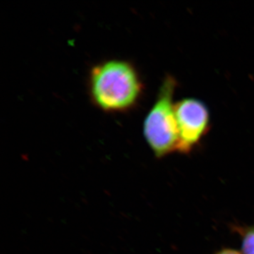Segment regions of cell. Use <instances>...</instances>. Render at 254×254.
<instances>
[{"mask_svg":"<svg viewBox=\"0 0 254 254\" xmlns=\"http://www.w3.org/2000/svg\"><path fill=\"white\" fill-rule=\"evenodd\" d=\"M91 103L108 113H123L136 108L141 100L143 83L133 64L108 60L92 66L88 78Z\"/></svg>","mask_w":254,"mask_h":254,"instance_id":"obj_1","label":"cell"},{"mask_svg":"<svg viewBox=\"0 0 254 254\" xmlns=\"http://www.w3.org/2000/svg\"><path fill=\"white\" fill-rule=\"evenodd\" d=\"M177 85L173 76H165L154 104L143 122V136L158 158L177 150L179 132L173 102Z\"/></svg>","mask_w":254,"mask_h":254,"instance_id":"obj_2","label":"cell"},{"mask_svg":"<svg viewBox=\"0 0 254 254\" xmlns=\"http://www.w3.org/2000/svg\"><path fill=\"white\" fill-rule=\"evenodd\" d=\"M179 132L177 151L188 153L208 133L210 113L206 105L195 98H185L175 104Z\"/></svg>","mask_w":254,"mask_h":254,"instance_id":"obj_3","label":"cell"},{"mask_svg":"<svg viewBox=\"0 0 254 254\" xmlns=\"http://www.w3.org/2000/svg\"><path fill=\"white\" fill-rule=\"evenodd\" d=\"M242 254H254V227L249 228L244 234Z\"/></svg>","mask_w":254,"mask_h":254,"instance_id":"obj_4","label":"cell"},{"mask_svg":"<svg viewBox=\"0 0 254 254\" xmlns=\"http://www.w3.org/2000/svg\"><path fill=\"white\" fill-rule=\"evenodd\" d=\"M215 254H242L236 250H222Z\"/></svg>","mask_w":254,"mask_h":254,"instance_id":"obj_5","label":"cell"}]
</instances>
